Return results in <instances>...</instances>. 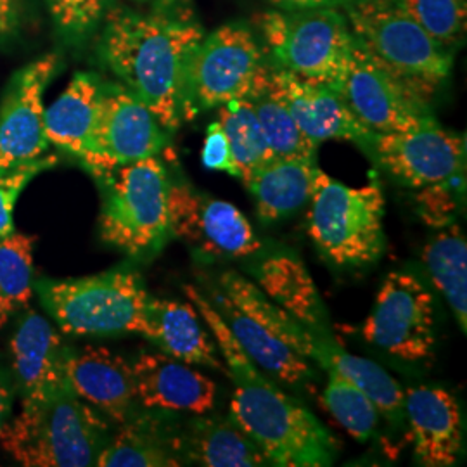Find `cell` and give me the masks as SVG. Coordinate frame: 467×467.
Returning <instances> with one entry per match:
<instances>
[{"label": "cell", "instance_id": "6", "mask_svg": "<svg viewBox=\"0 0 467 467\" xmlns=\"http://www.w3.org/2000/svg\"><path fill=\"white\" fill-rule=\"evenodd\" d=\"M308 202V234L327 262L364 267L379 260L386 244L379 185L348 187L318 170Z\"/></svg>", "mask_w": 467, "mask_h": 467}, {"label": "cell", "instance_id": "3", "mask_svg": "<svg viewBox=\"0 0 467 467\" xmlns=\"http://www.w3.org/2000/svg\"><path fill=\"white\" fill-rule=\"evenodd\" d=\"M108 441V422L71 388L42 400H23L0 431V443L26 467L96 466Z\"/></svg>", "mask_w": 467, "mask_h": 467}, {"label": "cell", "instance_id": "11", "mask_svg": "<svg viewBox=\"0 0 467 467\" xmlns=\"http://www.w3.org/2000/svg\"><path fill=\"white\" fill-rule=\"evenodd\" d=\"M270 11L258 17L275 67L331 84L353 42L347 16L336 7Z\"/></svg>", "mask_w": 467, "mask_h": 467}, {"label": "cell", "instance_id": "17", "mask_svg": "<svg viewBox=\"0 0 467 467\" xmlns=\"http://www.w3.org/2000/svg\"><path fill=\"white\" fill-rule=\"evenodd\" d=\"M267 88L283 100L301 132L317 146L326 140H351L364 146L374 134L327 82L305 78L272 63Z\"/></svg>", "mask_w": 467, "mask_h": 467}, {"label": "cell", "instance_id": "16", "mask_svg": "<svg viewBox=\"0 0 467 467\" xmlns=\"http://www.w3.org/2000/svg\"><path fill=\"white\" fill-rule=\"evenodd\" d=\"M59 57L47 54L21 67L0 104V173L40 160L49 150L44 94L57 73Z\"/></svg>", "mask_w": 467, "mask_h": 467}, {"label": "cell", "instance_id": "27", "mask_svg": "<svg viewBox=\"0 0 467 467\" xmlns=\"http://www.w3.org/2000/svg\"><path fill=\"white\" fill-rule=\"evenodd\" d=\"M182 440L185 459L200 466H270L264 451L233 418H194Z\"/></svg>", "mask_w": 467, "mask_h": 467}, {"label": "cell", "instance_id": "28", "mask_svg": "<svg viewBox=\"0 0 467 467\" xmlns=\"http://www.w3.org/2000/svg\"><path fill=\"white\" fill-rule=\"evenodd\" d=\"M422 260L438 291L449 301L462 333L467 331V241L457 225L434 234Z\"/></svg>", "mask_w": 467, "mask_h": 467}, {"label": "cell", "instance_id": "12", "mask_svg": "<svg viewBox=\"0 0 467 467\" xmlns=\"http://www.w3.org/2000/svg\"><path fill=\"white\" fill-rule=\"evenodd\" d=\"M434 322V298L428 287L412 274L391 272L378 291L362 336L403 362H422L433 357Z\"/></svg>", "mask_w": 467, "mask_h": 467}, {"label": "cell", "instance_id": "39", "mask_svg": "<svg viewBox=\"0 0 467 467\" xmlns=\"http://www.w3.org/2000/svg\"><path fill=\"white\" fill-rule=\"evenodd\" d=\"M11 407H13V393H11V388L5 381V378L0 372V431L4 430V426L9 420Z\"/></svg>", "mask_w": 467, "mask_h": 467}, {"label": "cell", "instance_id": "32", "mask_svg": "<svg viewBox=\"0 0 467 467\" xmlns=\"http://www.w3.org/2000/svg\"><path fill=\"white\" fill-rule=\"evenodd\" d=\"M322 403L355 440L368 441L374 438L381 412L358 386L339 376H329L322 391Z\"/></svg>", "mask_w": 467, "mask_h": 467}, {"label": "cell", "instance_id": "18", "mask_svg": "<svg viewBox=\"0 0 467 467\" xmlns=\"http://www.w3.org/2000/svg\"><path fill=\"white\" fill-rule=\"evenodd\" d=\"M135 399L150 410L202 416L213 410L217 383L167 353H142L132 364Z\"/></svg>", "mask_w": 467, "mask_h": 467}, {"label": "cell", "instance_id": "22", "mask_svg": "<svg viewBox=\"0 0 467 467\" xmlns=\"http://www.w3.org/2000/svg\"><path fill=\"white\" fill-rule=\"evenodd\" d=\"M139 334L150 339L161 353L185 364L213 368L227 376V368L217 343L204 329L200 312L192 303L150 296Z\"/></svg>", "mask_w": 467, "mask_h": 467}, {"label": "cell", "instance_id": "23", "mask_svg": "<svg viewBox=\"0 0 467 467\" xmlns=\"http://www.w3.org/2000/svg\"><path fill=\"white\" fill-rule=\"evenodd\" d=\"M254 284L289 316L303 326L329 336L327 312L318 295L314 277L298 256L291 253H274L254 268Z\"/></svg>", "mask_w": 467, "mask_h": 467}, {"label": "cell", "instance_id": "40", "mask_svg": "<svg viewBox=\"0 0 467 467\" xmlns=\"http://www.w3.org/2000/svg\"><path fill=\"white\" fill-rule=\"evenodd\" d=\"M168 2H181V0H158V4H168Z\"/></svg>", "mask_w": 467, "mask_h": 467}, {"label": "cell", "instance_id": "5", "mask_svg": "<svg viewBox=\"0 0 467 467\" xmlns=\"http://www.w3.org/2000/svg\"><path fill=\"white\" fill-rule=\"evenodd\" d=\"M35 293L57 327L75 336L139 334L150 298L140 274L129 268L35 281Z\"/></svg>", "mask_w": 467, "mask_h": 467}, {"label": "cell", "instance_id": "24", "mask_svg": "<svg viewBox=\"0 0 467 467\" xmlns=\"http://www.w3.org/2000/svg\"><path fill=\"white\" fill-rule=\"evenodd\" d=\"M102 88L96 75L77 73L67 90L46 109V135L52 146L84 161L99 119Z\"/></svg>", "mask_w": 467, "mask_h": 467}, {"label": "cell", "instance_id": "19", "mask_svg": "<svg viewBox=\"0 0 467 467\" xmlns=\"http://www.w3.org/2000/svg\"><path fill=\"white\" fill-rule=\"evenodd\" d=\"M403 412L414 440L419 466L451 467L464 447L461 405L451 391L438 386H414L405 391Z\"/></svg>", "mask_w": 467, "mask_h": 467}, {"label": "cell", "instance_id": "25", "mask_svg": "<svg viewBox=\"0 0 467 467\" xmlns=\"http://www.w3.org/2000/svg\"><path fill=\"white\" fill-rule=\"evenodd\" d=\"M320 168L316 158H274L244 181L256 217L272 223L303 208L314 192Z\"/></svg>", "mask_w": 467, "mask_h": 467}, {"label": "cell", "instance_id": "10", "mask_svg": "<svg viewBox=\"0 0 467 467\" xmlns=\"http://www.w3.org/2000/svg\"><path fill=\"white\" fill-rule=\"evenodd\" d=\"M355 118L376 134L405 132L433 123V90L384 67L355 36L339 75L331 82Z\"/></svg>", "mask_w": 467, "mask_h": 467}, {"label": "cell", "instance_id": "38", "mask_svg": "<svg viewBox=\"0 0 467 467\" xmlns=\"http://www.w3.org/2000/svg\"><path fill=\"white\" fill-rule=\"evenodd\" d=\"M283 9H310V7H339L348 0H270Z\"/></svg>", "mask_w": 467, "mask_h": 467}, {"label": "cell", "instance_id": "13", "mask_svg": "<svg viewBox=\"0 0 467 467\" xmlns=\"http://www.w3.org/2000/svg\"><path fill=\"white\" fill-rule=\"evenodd\" d=\"M362 148L393 179L412 189L451 184L466 170L464 135L445 130L436 121L405 132H374Z\"/></svg>", "mask_w": 467, "mask_h": 467}, {"label": "cell", "instance_id": "8", "mask_svg": "<svg viewBox=\"0 0 467 467\" xmlns=\"http://www.w3.org/2000/svg\"><path fill=\"white\" fill-rule=\"evenodd\" d=\"M343 7L353 36L384 67L433 92L449 78L453 52L438 44L400 0H348Z\"/></svg>", "mask_w": 467, "mask_h": 467}, {"label": "cell", "instance_id": "20", "mask_svg": "<svg viewBox=\"0 0 467 467\" xmlns=\"http://www.w3.org/2000/svg\"><path fill=\"white\" fill-rule=\"evenodd\" d=\"M69 348L49 320L25 310L11 337V355L23 400H42L67 389Z\"/></svg>", "mask_w": 467, "mask_h": 467}, {"label": "cell", "instance_id": "2", "mask_svg": "<svg viewBox=\"0 0 467 467\" xmlns=\"http://www.w3.org/2000/svg\"><path fill=\"white\" fill-rule=\"evenodd\" d=\"M231 418L264 451L270 466H331L337 441L305 405L250 362L229 372Z\"/></svg>", "mask_w": 467, "mask_h": 467}, {"label": "cell", "instance_id": "14", "mask_svg": "<svg viewBox=\"0 0 467 467\" xmlns=\"http://www.w3.org/2000/svg\"><path fill=\"white\" fill-rule=\"evenodd\" d=\"M168 130L125 85L104 84L92 148L82 161L94 177L142 158L158 156Z\"/></svg>", "mask_w": 467, "mask_h": 467}, {"label": "cell", "instance_id": "36", "mask_svg": "<svg viewBox=\"0 0 467 467\" xmlns=\"http://www.w3.org/2000/svg\"><path fill=\"white\" fill-rule=\"evenodd\" d=\"M201 161L202 167L213 171H225L233 177H237V171L234 167L233 152L229 139L223 132L220 121H213L208 125L204 144L201 150Z\"/></svg>", "mask_w": 467, "mask_h": 467}, {"label": "cell", "instance_id": "37", "mask_svg": "<svg viewBox=\"0 0 467 467\" xmlns=\"http://www.w3.org/2000/svg\"><path fill=\"white\" fill-rule=\"evenodd\" d=\"M21 0H0V35L11 34L17 25Z\"/></svg>", "mask_w": 467, "mask_h": 467}, {"label": "cell", "instance_id": "31", "mask_svg": "<svg viewBox=\"0 0 467 467\" xmlns=\"http://www.w3.org/2000/svg\"><path fill=\"white\" fill-rule=\"evenodd\" d=\"M274 158H316L317 144L303 134L287 106L267 87L251 98Z\"/></svg>", "mask_w": 467, "mask_h": 467}, {"label": "cell", "instance_id": "4", "mask_svg": "<svg viewBox=\"0 0 467 467\" xmlns=\"http://www.w3.org/2000/svg\"><path fill=\"white\" fill-rule=\"evenodd\" d=\"M96 179L102 184L100 239L130 256L161 250L171 234V181L163 161L142 158Z\"/></svg>", "mask_w": 467, "mask_h": 467}, {"label": "cell", "instance_id": "7", "mask_svg": "<svg viewBox=\"0 0 467 467\" xmlns=\"http://www.w3.org/2000/svg\"><path fill=\"white\" fill-rule=\"evenodd\" d=\"M272 63L243 23L204 35L187 63L182 121L229 100L251 99L267 87Z\"/></svg>", "mask_w": 467, "mask_h": 467}, {"label": "cell", "instance_id": "26", "mask_svg": "<svg viewBox=\"0 0 467 467\" xmlns=\"http://www.w3.org/2000/svg\"><path fill=\"white\" fill-rule=\"evenodd\" d=\"M150 419L130 418L108 438L99 467H175L184 464V440Z\"/></svg>", "mask_w": 467, "mask_h": 467}, {"label": "cell", "instance_id": "35", "mask_svg": "<svg viewBox=\"0 0 467 467\" xmlns=\"http://www.w3.org/2000/svg\"><path fill=\"white\" fill-rule=\"evenodd\" d=\"M56 158L44 156L26 163L23 167L13 168L0 173V239L15 233V206L23 189L34 181L35 177L50 167H54Z\"/></svg>", "mask_w": 467, "mask_h": 467}, {"label": "cell", "instance_id": "29", "mask_svg": "<svg viewBox=\"0 0 467 467\" xmlns=\"http://www.w3.org/2000/svg\"><path fill=\"white\" fill-rule=\"evenodd\" d=\"M218 121L229 139L237 179L244 182L251 173L274 160L250 99L229 100L218 106Z\"/></svg>", "mask_w": 467, "mask_h": 467}, {"label": "cell", "instance_id": "9", "mask_svg": "<svg viewBox=\"0 0 467 467\" xmlns=\"http://www.w3.org/2000/svg\"><path fill=\"white\" fill-rule=\"evenodd\" d=\"M208 284L210 301L229 324L246 355L274 381L295 389H316L317 372L310 360L293 350L267 316V296L235 270L218 272Z\"/></svg>", "mask_w": 467, "mask_h": 467}, {"label": "cell", "instance_id": "1", "mask_svg": "<svg viewBox=\"0 0 467 467\" xmlns=\"http://www.w3.org/2000/svg\"><path fill=\"white\" fill-rule=\"evenodd\" d=\"M204 35L187 0L152 13L119 7L106 16L100 57L171 134L182 125L187 63Z\"/></svg>", "mask_w": 467, "mask_h": 467}, {"label": "cell", "instance_id": "33", "mask_svg": "<svg viewBox=\"0 0 467 467\" xmlns=\"http://www.w3.org/2000/svg\"><path fill=\"white\" fill-rule=\"evenodd\" d=\"M403 9L445 49H457L466 36L467 0H400Z\"/></svg>", "mask_w": 467, "mask_h": 467}, {"label": "cell", "instance_id": "15", "mask_svg": "<svg viewBox=\"0 0 467 467\" xmlns=\"http://www.w3.org/2000/svg\"><path fill=\"white\" fill-rule=\"evenodd\" d=\"M170 227L173 235L210 258L239 260L262 248L250 220L237 206L187 182L170 187Z\"/></svg>", "mask_w": 467, "mask_h": 467}, {"label": "cell", "instance_id": "21", "mask_svg": "<svg viewBox=\"0 0 467 467\" xmlns=\"http://www.w3.org/2000/svg\"><path fill=\"white\" fill-rule=\"evenodd\" d=\"M67 379L71 391L118 424L134 418L135 399L132 364L104 347L69 350Z\"/></svg>", "mask_w": 467, "mask_h": 467}, {"label": "cell", "instance_id": "34", "mask_svg": "<svg viewBox=\"0 0 467 467\" xmlns=\"http://www.w3.org/2000/svg\"><path fill=\"white\" fill-rule=\"evenodd\" d=\"M50 15L67 38H84L108 11L109 0H47Z\"/></svg>", "mask_w": 467, "mask_h": 467}, {"label": "cell", "instance_id": "30", "mask_svg": "<svg viewBox=\"0 0 467 467\" xmlns=\"http://www.w3.org/2000/svg\"><path fill=\"white\" fill-rule=\"evenodd\" d=\"M35 239L15 233L0 239V327L23 312L35 295Z\"/></svg>", "mask_w": 467, "mask_h": 467}]
</instances>
